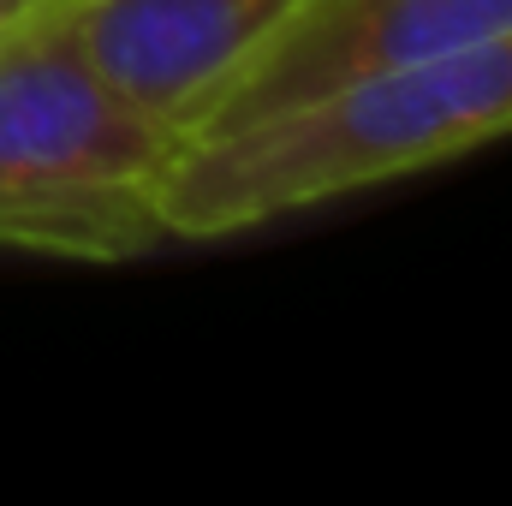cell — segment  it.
<instances>
[{"instance_id":"5","label":"cell","mask_w":512,"mask_h":506,"mask_svg":"<svg viewBox=\"0 0 512 506\" xmlns=\"http://www.w3.org/2000/svg\"><path fill=\"white\" fill-rule=\"evenodd\" d=\"M60 0H0V36L6 30H18V24H30V18H42V12H54Z\"/></svg>"},{"instance_id":"1","label":"cell","mask_w":512,"mask_h":506,"mask_svg":"<svg viewBox=\"0 0 512 506\" xmlns=\"http://www.w3.org/2000/svg\"><path fill=\"white\" fill-rule=\"evenodd\" d=\"M512 131V30L435 60L358 78L256 126L179 143L167 167V233L233 239L298 209L423 173Z\"/></svg>"},{"instance_id":"4","label":"cell","mask_w":512,"mask_h":506,"mask_svg":"<svg viewBox=\"0 0 512 506\" xmlns=\"http://www.w3.org/2000/svg\"><path fill=\"white\" fill-rule=\"evenodd\" d=\"M298 0H78L102 72L179 143Z\"/></svg>"},{"instance_id":"2","label":"cell","mask_w":512,"mask_h":506,"mask_svg":"<svg viewBox=\"0 0 512 506\" xmlns=\"http://www.w3.org/2000/svg\"><path fill=\"white\" fill-rule=\"evenodd\" d=\"M173 155L179 137L102 72L78 0L0 36V251L137 262L173 245Z\"/></svg>"},{"instance_id":"3","label":"cell","mask_w":512,"mask_h":506,"mask_svg":"<svg viewBox=\"0 0 512 506\" xmlns=\"http://www.w3.org/2000/svg\"><path fill=\"white\" fill-rule=\"evenodd\" d=\"M495 30H512V0H298L221 84L191 137L256 126L268 114L304 108L376 72L435 60Z\"/></svg>"}]
</instances>
